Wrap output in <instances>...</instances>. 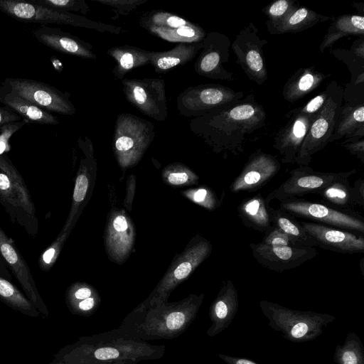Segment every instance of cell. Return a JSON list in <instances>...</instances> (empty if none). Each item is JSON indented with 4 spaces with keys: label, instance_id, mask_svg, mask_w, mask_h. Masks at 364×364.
I'll use <instances>...</instances> for the list:
<instances>
[{
    "label": "cell",
    "instance_id": "6da1fadb",
    "mask_svg": "<svg viewBox=\"0 0 364 364\" xmlns=\"http://www.w3.org/2000/svg\"><path fill=\"white\" fill-rule=\"evenodd\" d=\"M267 114L253 95L194 117L191 129L216 154L240 155L247 138L261 129Z\"/></svg>",
    "mask_w": 364,
    "mask_h": 364
},
{
    "label": "cell",
    "instance_id": "7a4b0ae2",
    "mask_svg": "<svg viewBox=\"0 0 364 364\" xmlns=\"http://www.w3.org/2000/svg\"><path fill=\"white\" fill-rule=\"evenodd\" d=\"M164 345L125 336L117 328L102 333L80 337L75 343L62 347L51 362L79 363L87 362L134 361L136 363L161 358Z\"/></svg>",
    "mask_w": 364,
    "mask_h": 364
},
{
    "label": "cell",
    "instance_id": "3957f363",
    "mask_svg": "<svg viewBox=\"0 0 364 364\" xmlns=\"http://www.w3.org/2000/svg\"><path fill=\"white\" fill-rule=\"evenodd\" d=\"M205 294H189L182 300H168L141 311L132 310L117 329L144 341L173 339L183 333L196 318Z\"/></svg>",
    "mask_w": 364,
    "mask_h": 364
},
{
    "label": "cell",
    "instance_id": "277c9868",
    "mask_svg": "<svg viewBox=\"0 0 364 364\" xmlns=\"http://www.w3.org/2000/svg\"><path fill=\"white\" fill-rule=\"evenodd\" d=\"M259 306L268 320V325L294 343L315 340L323 333V328L336 319L328 314L294 310L265 300L260 301Z\"/></svg>",
    "mask_w": 364,
    "mask_h": 364
},
{
    "label": "cell",
    "instance_id": "5b68a950",
    "mask_svg": "<svg viewBox=\"0 0 364 364\" xmlns=\"http://www.w3.org/2000/svg\"><path fill=\"white\" fill-rule=\"evenodd\" d=\"M0 203L11 221L35 237L38 220L34 203L21 175L6 154L0 155Z\"/></svg>",
    "mask_w": 364,
    "mask_h": 364
},
{
    "label": "cell",
    "instance_id": "8992f818",
    "mask_svg": "<svg viewBox=\"0 0 364 364\" xmlns=\"http://www.w3.org/2000/svg\"><path fill=\"white\" fill-rule=\"evenodd\" d=\"M212 250L210 241L199 235L194 236L183 251L175 256L148 297L134 310L141 311L168 300L171 293L210 256Z\"/></svg>",
    "mask_w": 364,
    "mask_h": 364
},
{
    "label": "cell",
    "instance_id": "52a82bcc",
    "mask_svg": "<svg viewBox=\"0 0 364 364\" xmlns=\"http://www.w3.org/2000/svg\"><path fill=\"white\" fill-rule=\"evenodd\" d=\"M154 136V126L150 122L130 113L117 117L112 148L122 170L132 168L141 161Z\"/></svg>",
    "mask_w": 364,
    "mask_h": 364
},
{
    "label": "cell",
    "instance_id": "ba28073f",
    "mask_svg": "<svg viewBox=\"0 0 364 364\" xmlns=\"http://www.w3.org/2000/svg\"><path fill=\"white\" fill-rule=\"evenodd\" d=\"M328 97L314 118L294 162L308 166L312 156L330 143L343 105L344 90L335 80L329 84Z\"/></svg>",
    "mask_w": 364,
    "mask_h": 364
},
{
    "label": "cell",
    "instance_id": "9c48e42d",
    "mask_svg": "<svg viewBox=\"0 0 364 364\" xmlns=\"http://www.w3.org/2000/svg\"><path fill=\"white\" fill-rule=\"evenodd\" d=\"M0 10L12 18L30 22L65 24L113 33H118L120 31L118 27L92 21L76 14L51 9L30 1L0 0Z\"/></svg>",
    "mask_w": 364,
    "mask_h": 364
},
{
    "label": "cell",
    "instance_id": "30bf717a",
    "mask_svg": "<svg viewBox=\"0 0 364 364\" xmlns=\"http://www.w3.org/2000/svg\"><path fill=\"white\" fill-rule=\"evenodd\" d=\"M279 202V208L296 218L308 219L324 225L364 233V218L355 212L338 210L300 198H288Z\"/></svg>",
    "mask_w": 364,
    "mask_h": 364
},
{
    "label": "cell",
    "instance_id": "8fae6325",
    "mask_svg": "<svg viewBox=\"0 0 364 364\" xmlns=\"http://www.w3.org/2000/svg\"><path fill=\"white\" fill-rule=\"evenodd\" d=\"M244 97L242 91H236L219 84H205L189 87L177 97V107L181 114L199 117Z\"/></svg>",
    "mask_w": 364,
    "mask_h": 364
},
{
    "label": "cell",
    "instance_id": "7c38bea8",
    "mask_svg": "<svg viewBox=\"0 0 364 364\" xmlns=\"http://www.w3.org/2000/svg\"><path fill=\"white\" fill-rule=\"evenodd\" d=\"M353 169L346 172H321L312 169L309 166H299L292 169L290 176L279 187L272 190L265 198L270 203L273 200L282 201L291 198H299L307 193L318 194L333 182L349 178L355 173Z\"/></svg>",
    "mask_w": 364,
    "mask_h": 364
},
{
    "label": "cell",
    "instance_id": "4fadbf2b",
    "mask_svg": "<svg viewBox=\"0 0 364 364\" xmlns=\"http://www.w3.org/2000/svg\"><path fill=\"white\" fill-rule=\"evenodd\" d=\"M268 43L259 36L253 23L241 29L230 45L240 65L250 80L262 85L267 79L268 72L263 48Z\"/></svg>",
    "mask_w": 364,
    "mask_h": 364
},
{
    "label": "cell",
    "instance_id": "5bb4252c",
    "mask_svg": "<svg viewBox=\"0 0 364 364\" xmlns=\"http://www.w3.org/2000/svg\"><path fill=\"white\" fill-rule=\"evenodd\" d=\"M11 91L48 112L73 115L76 109L70 95L35 80L6 77L4 82Z\"/></svg>",
    "mask_w": 364,
    "mask_h": 364
},
{
    "label": "cell",
    "instance_id": "9a60e30c",
    "mask_svg": "<svg viewBox=\"0 0 364 364\" xmlns=\"http://www.w3.org/2000/svg\"><path fill=\"white\" fill-rule=\"evenodd\" d=\"M122 83L127 101L143 114L160 122L167 118V100L163 79H123Z\"/></svg>",
    "mask_w": 364,
    "mask_h": 364
},
{
    "label": "cell",
    "instance_id": "2e32d148",
    "mask_svg": "<svg viewBox=\"0 0 364 364\" xmlns=\"http://www.w3.org/2000/svg\"><path fill=\"white\" fill-rule=\"evenodd\" d=\"M139 24L153 35L169 42L198 43L206 36L205 30L198 24L164 11L148 12L141 17Z\"/></svg>",
    "mask_w": 364,
    "mask_h": 364
},
{
    "label": "cell",
    "instance_id": "e0dca14e",
    "mask_svg": "<svg viewBox=\"0 0 364 364\" xmlns=\"http://www.w3.org/2000/svg\"><path fill=\"white\" fill-rule=\"evenodd\" d=\"M77 144L83 153L75 182L72 203L69 215L61 231L70 233L85 206L87 203L95 184L97 163L94 148L87 138H80Z\"/></svg>",
    "mask_w": 364,
    "mask_h": 364
},
{
    "label": "cell",
    "instance_id": "ac0fdd59",
    "mask_svg": "<svg viewBox=\"0 0 364 364\" xmlns=\"http://www.w3.org/2000/svg\"><path fill=\"white\" fill-rule=\"evenodd\" d=\"M202 43L203 48L194 64L195 71L208 78L233 81L234 74L224 67L229 60V38L223 33L211 32L206 33Z\"/></svg>",
    "mask_w": 364,
    "mask_h": 364
},
{
    "label": "cell",
    "instance_id": "d6986e66",
    "mask_svg": "<svg viewBox=\"0 0 364 364\" xmlns=\"http://www.w3.org/2000/svg\"><path fill=\"white\" fill-rule=\"evenodd\" d=\"M135 242L134 225L124 210L112 209L105 231V246L110 260L122 264L130 255Z\"/></svg>",
    "mask_w": 364,
    "mask_h": 364
},
{
    "label": "cell",
    "instance_id": "ffe728a7",
    "mask_svg": "<svg viewBox=\"0 0 364 364\" xmlns=\"http://www.w3.org/2000/svg\"><path fill=\"white\" fill-rule=\"evenodd\" d=\"M0 254L19 282L23 291L40 314L48 316V310L44 303L31 274L30 268L16 247L13 240L0 227Z\"/></svg>",
    "mask_w": 364,
    "mask_h": 364
},
{
    "label": "cell",
    "instance_id": "44dd1931",
    "mask_svg": "<svg viewBox=\"0 0 364 364\" xmlns=\"http://www.w3.org/2000/svg\"><path fill=\"white\" fill-rule=\"evenodd\" d=\"M252 254L262 266L282 272L296 268L317 255L316 247L267 246L261 242L250 245Z\"/></svg>",
    "mask_w": 364,
    "mask_h": 364
},
{
    "label": "cell",
    "instance_id": "7402d4cb",
    "mask_svg": "<svg viewBox=\"0 0 364 364\" xmlns=\"http://www.w3.org/2000/svg\"><path fill=\"white\" fill-rule=\"evenodd\" d=\"M281 164L274 156L258 149L252 153L239 175L230 186L232 193L252 191L264 186L280 170Z\"/></svg>",
    "mask_w": 364,
    "mask_h": 364
},
{
    "label": "cell",
    "instance_id": "603a6c76",
    "mask_svg": "<svg viewBox=\"0 0 364 364\" xmlns=\"http://www.w3.org/2000/svg\"><path fill=\"white\" fill-rule=\"evenodd\" d=\"M289 121L276 134L273 147L281 155V161L284 164L294 163L310 125L315 117L301 112L296 109L288 113Z\"/></svg>",
    "mask_w": 364,
    "mask_h": 364
},
{
    "label": "cell",
    "instance_id": "cb8c5ba5",
    "mask_svg": "<svg viewBox=\"0 0 364 364\" xmlns=\"http://www.w3.org/2000/svg\"><path fill=\"white\" fill-rule=\"evenodd\" d=\"M300 223L314 239L317 246L323 249L347 254L360 253L364 251L363 235L314 222Z\"/></svg>",
    "mask_w": 364,
    "mask_h": 364
},
{
    "label": "cell",
    "instance_id": "d4e9b609",
    "mask_svg": "<svg viewBox=\"0 0 364 364\" xmlns=\"http://www.w3.org/2000/svg\"><path fill=\"white\" fill-rule=\"evenodd\" d=\"M239 308L237 289L230 281H226L219 290L209 309L211 321L207 335L214 337L227 329L232 323Z\"/></svg>",
    "mask_w": 364,
    "mask_h": 364
},
{
    "label": "cell",
    "instance_id": "484cf974",
    "mask_svg": "<svg viewBox=\"0 0 364 364\" xmlns=\"http://www.w3.org/2000/svg\"><path fill=\"white\" fill-rule=\"evenodd\" d=\"M33 36L46 46L58 52L83 58L96 59L91 44L59 28L43 26L33 31Z\"/></svg>",
    "mask_w": 364,
    "mask_h": 364
},
{
    "label": "cell",
    "instance_id": "4316f807",
    "mask_svg": "<svg viewBox=\"0 0 364 364\" xmlns=\"http://www.w3.org/2000/svg\"><path fill=\"white\" fill-rule=\"evenodd\" d=\"M0 103L12 109L28 122L50 125L59 124L56 116L23 99L3 83L0 85Z\"/></svg>",
    "mask_w": 364,
    "mask_h": 364
},
{
    "label": "cell",
    "instance_id": "83f0119b",
    "mask_svg": "<svg viewBox=\"0 0 364 364\" xmlns=\"http://www.w3.org/2000/svg\"><path fill=\"white\" fill-rule=\"evenodd\" d=\"M343 138L344 141L364 138V103L342 105L330 143Z\"/></svg>",
    "mask_w": 364,
    "mask_h": 364
},
{
    "label": "cell",
    "instance_id": "f1b7e54d",
    "mask_svg": "<svg viewBox=\"0 0 364 364\" xmlns=\"http://www.w3.org/2000/svg\"><path fill=\"white\" fill-rule=\"evenodd\" d=\"M269 207V203L262 195L257 193L240 203L237 207L238 215L245 226L266 234L274 227Z\"/></svg>",
    "mask_w": 364,
    "mask_h": 364
},
{
    "label": "cell",
    "instance_id": "f546056e",
    "mask_svg": "<svg viewBox=\"0 0 364 364\" xmlns=\"http://www.w3.org/2000/svg\"><path fill=\"white\" fill-rule=\"evenodd\" d=\"M326 77L314 66L299 68L284 85L283 97L293 103L316 90Z\"/></svg>",
    "mask_w": 364,
    "mask_h": 364
},
{
    "label": "cell",
    "instance_id": "4dcf8cb0",
    "mask_svg": "<svg viewBox=\"0 0 364 364\" xmlns=\"http://www.w3.org/2000/svg\"><path fill=\"white\" fill-rule=\"evenodd\" d=\"M65 303L73 314L87 317L97 310L101 297L92 285L85 282H75L66 290Z\"/></svg>",
    "mask_w": 364,
    "mask_h": 364
},
{
    "label": "cell",
    "instance_id": "1f68e13d",
    "mask_svg": "<svg viewBox=\"0 0 364 364\" xmlns=\"http://www.w3.org/2000/svg\"><path fill=\"white\" fill-rule=\"evenodd\" d=\"M202 48V41L181 43L167 51H151L150 64L157 73H165L178 65H185L193 60Z\"/></svg>",
    "mask_w": 364,
    "mask_h": 364
},
{
    "label": "cell",
    "instance_id": "d6a6232c",
    "mask_svg": "<svg viewBox=\"0 0 364 364\" xmlns=\"http://www.w3.org/2000/svg\"><path fill=\"white\" fill-rule=\"evenodd\" d=\"M107 53L116 62L112 70L113 75L116 78L122 80L130 70L151 62V51L132 46H117L109 49Z\"/></svg>",
    "mask_w": 364,
    "mask_h": 364
},
{
    "label": "cell",
    "instance_id": "836d02e7",
    "mask_svg": "<svg viewBox=\"0 0 364 364\" xmlns=\"http://www.w3.org/2000/svg\"><path fill=\"white\" fill-rule=\"evenodd\" d=\"M329 16H323L304 6H299L284 20L275 26H267L271 35L298 33L309 29L317 23L326 21Z\"/></svg>",
    "mask_w": 364,
    "mask_h": 364
},
{
    "label": "cell",
    "instance_id": "e575fe53",
    "mask_svg": "<svg viewBox=\"0 0 364 364\" xmlns=\"http://www.w3.org/2000/svg\"><path fill=\"white\" fill-rule=\"evenodd\" d=\"M348 36H364V16L358 14H343L336 17L329 26L320 45L321 53L340 38Z\"/></svg>",
    "mask_w": 364,
    "mask_h": 364
},
{
    "label": "cell",
    "instance_id": "d590c367",
    "mask_svg": "<svg viewBox=\"0 0 364 364\" xmlns=\"http://www.w3.org/2000/svg\"><path fill=\"white\" fill-rule=\"evenodd\" d=\"M332 54L339 60L346 63L351 74L349 87L364 85V38L361 37L353 42L349 50L337 48Z\"/></svg>",
    "mask_w": 364,
    "mask_h": 364
},
{
    "label": "cell",
    "instance_id": "8d00e7d4",
    "mask_svg": "<svg viewBox=\"0 0 364 364\" xmlns=\"http://www.w3.org/2000/svg\"><path fill=\"white\" fill-rule=\"evenodd\" d=\"M269 213L274 226L299 242L302 246L311 247L317 246L314 239L295 217L279 208L274 209L270 205Z\"/></svg>",
    "mask_w": 364,
    "mask_h": 364
},
{
    "label": "cell",
    "instance_id": "74e56055",
    "mask_svg": "<svg viewBox=\"0 0 364 364\" xmlns=\"http://www.w3.org/2000/svg\"><path fill=\"white\" fill-rule=\"evenodd\" d=\"M318 195L327 204L338 210L354 212L352 187L348 178L336 181L323 189Z\"/></svg>",
    "mask_w": 364,
    "mask_h": 364
},
{
    "label": "cell",
    "instance_id": "f35d334b",
    "mask_svg": "<svg viewBox=\"0 0 364 364\" xmlns=\"http://www.w3.org/2000/svg\"><path fill=\"white\" fill-rule=\"evenodd\" d=\"M0 300L12 309L26 316L35 318L40 314L32 303L16 286L1 276Z\"/></svg>",
    "mask_w": 364,
    "mask_h": 364
},
{
    "label": "cell",
    "instance_id": "ab89813d",
    "mask_svg": "<svg viewBox=\"0 0 364 364\" xmlns=\"http://www.w3.org/2000/svg\"><path fill=\"white\" fill-rule=\"evenodd\" d=\"M333 361L336 364H364V348L360 337L350 331L344 343L336 346Z\"/></svg>",
    "mask_w": 364,
    "mask_h": 364
},
{
    "label": "cell",
    "instance_id": "60d3db41",
    "mask_svg": "<svg viewBox=\"0 0 364 364\" xmlns=\"http://www.w3.org/2000/svg\"><path fill=\"white\" fill-rule=\"evenodd\" d=\"M163 181L171 186H184L198 184V176L189 167L181 163L166 166L161 173Z\"/></svg>",
    "mask_w": 364,
    "mask_h": 364
},
{
    "label": "cell",
    "instance_id": "b9f144b4",
    "mask_svg": "<svg viewBox=\"0 0 364 364\" xmlns=\"http://www.w3.org/2000/svg\"><path fill=\"white\" fill-rule=\"evenodd\" d=\"M181 194L193 203L209 210H216L223 203V200L219 199L215 192L207 186L186 189Z\"/></svg>",
    "mask_w": 364,
    "mask_h": 364
},
{
    "label": "cell",
    "instance_id": "7bdbcfd3",
    "mask_svg": "<svg viewBox=\"0 0 364 364\" xmlns=\"http://www.w3.org/2000/svg\"><path fill=\"white\" fill-rule=\"evenodd\" d=\"M299 6L298 2L293 0H277L267 5L262 9L269 18L266 22L267 26L279 23Z\"/></svg>",
    "mask_w": 364,
    "mask_h": 364
},
{
    "label": "cell",
    "instance_id": "ee69618b",
    "mask_svg": "<svg viewBox=\"0 0 364 364\" xmlns=\"http://www.w3.org/2000/svg\"><path fill=\"white\" fill-rule=\"evenodd\" d=\"M31 2L51 9L67 12L80 13L83 15L90 11L85 0H31Z\"/></svg>",
    "mask_w": 364,
    "mask_h": 364
},
{
    "label": "cell",
    "instance_id": "f6af8a7d",
    "mask_svg": "<svg viewBox=\"0 0 364 364\" xmlns=\"http://www.w3.org/2000/svg\"><path fill=\"white\" fill-rule=\"evenodd\" d=\"M69 235L68 232L60 231L53 243L40 256L38 265L43 271L48 272L52 268Z\"/></svg>",
    "mask_w": 364,
    "mask_h": 364
},
{
    "label": "cell",
    "instance_id": "bcb514c9",
    "mask_svg": "<svg viewBox=\"0 0 364 364\" xmlns=\"http://www.w3.org/2000/svg\"><path fill=\"white\" fill-rule=\"evenodd\" d=\"M260 242L267 246L304 247L299 242L275 226L267 233L264 234Z\"/></svg>",
    "mask_w": 364,
    "mask_h": 364
},
{
    "label": "cell",
    "instance_id": "7dc6e473",
    "mask_svg": "<svg viewBox=\"0 0 364 364\" xmlns=\"http://www.w3.org/2000/svg\"><path fill=\"white\" fill-rule=\"evenodd\" d=\"M27 123L29 122L26 119H23L19 122L6 124L0 127V155L10 151V138L16 132L19 130Z\"/></svg>",
    "mask_w": 364,
    "mask_h": 364
},
{
    "label": "cell",
    "instance_id": "c3c4849f",
    "mask_svg": "<svg viewBox=\"0 0 364 364\" xmlns=\"http://www.w3.org/2000/svg\"><path fill=\"white\" fill-rule=\"evenodd\" d=\"M95 1L113 8L117 16H119L132 11L136 7L144 4L146 0H95Z\"/></svg>",
    "mask_w": 364,
    "mask_h": 364
},
{
    "label": "cell",
    "instance_id": "681fc988",
    "mask_svg": "<svg viewBox=\"0 0 364 364\" xmlns=\"http://www.w3.org/2000/svg\"><path fill=\"white\" fill-rule=\"evenodd\" d=\"M330 91L329 85H327L325 90L319 93L318 95L314 97L313 99L309 100L303 107L297 108L301 112L305 113L311 116H315L318 112L324 105Z\"/></svg>",
    "mask_w": 364,
    "mask_h": 364
},
{
    "label": "cell",
    "instance_id": "f907efd6",
    "mask_svg": "<svg viewBox=\"0 0 364 364\" xmlns=\"http://www.w3.org/2000/svg\"><path fill=\"white\" fill-rule=\"evenodd\" d=\"M342 146L348 152L355 156L362 163H364V139L351 141H343Z\"/></svg>",
    "mask_w": 364,
    "mask_h": 364
},
{
    "label": "cell",
    "instance_id": "816d5d0a",
    "mask_svg": "<svg viewBox=\"0 0 364 364\" xmlns=\"http://www.w3.org/2000/svg\"><path fill=\"white\" fill-rule=\"evenodd\" d=\"M352 187L353 203L361 208L364 207V181L362 178L357 179Z\"/></svg>",
    "mask_w": 364,
    "mask_h": 364
},
{
    "label": "cell",
    "instance_id": "f5cc1de1",
    "mask_svg": "<svg viewBox=\"0 0 364 364\" xmlns=\"http://www.w3.org/2000/svg\"><path fill=\"white\" fill-rule=\"evenodd\" d=\"M23 119L15 111L7 106L0 107V127L15 122H19Z\"/></svg>",
    "mask_w": 364,
    "mask_h": 364
},
{
    "label": "cell",
    "instance_id": "db71d44e",
    "mask_svg": "<svg viewBox=\"0 0 364 364\" xmlns=\"http://www.w3.org/2000/svg\"><path fill=\"white\" fill-rule=\"evenodd\" d=\"M218 357L226 364H259L245 358L235 357L223 353H218Z\"/></svg>",
    "mask_w": 364,
    "mask_h": 364
},
{
    "label": "cell",
    "instance_id": "11a10c76",
    "mask_svg": "<svg viewBox=\"0 0 364 364\" xmlns=\"http://www.w3.org/2000/svg\"><path fill=\"white\" fill-rule=\"evenodd\" d=\"M132 176H130L129 178V182L127 181V196L124 199V205L129 210H131L132 208V203L134 198V188H135V179L132 178Z\"/></svg>",
    "mask_w": 364,
    "mask_h": 364
},
{
    "label": "cell",
    "instance_id": "9f6ffc18",
    "mask_svg": "<svg viewBox=\"0 0 364 364\" xmlns=\"http://www.w3.org/2000/svg\"><path fill=\"white\" fill-rule=\"evenodd\" d=\"M0 276L6 280L11 282L12 279L11 274L9 272V269L4 261L1 254H0Z\"/></svg>",
    "mask_w": 364,
    "mask_h": 364
},
{
    "label": "cell",
    "instance_id": "6f0895ef",
    "mask_svg": "<svg viewBox=\"0 0 364 364\" xmlns=\"http://www.w3.org/2000/svg\"><path fill=\"white\" fill-rule=\"evenodd\" d=\"M48 364H136V363L134 361L126 360V361H114V362H87V363H63L50 362Z\"/></svg>",
    "mask_w": 364,
    "mask_h": 364
}]
</instances>
